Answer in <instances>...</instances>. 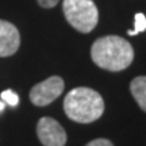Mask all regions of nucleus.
Returning <instances> with one entry per match:
<instances>
[{
  "label": "nucleus",
  "mask_w": 146,
  "mask_h": 146,
  "mask_svg": "<svg viewBox=\"0 0 146 146\" xmlns=\"http://www.w3.org/2000/svg\"><path fill=\"white\" fill-rule=\"evenodd\" d=\"M91 58L99 68L120 72L129 68L134 60V49L127 39L118 35L98 38L91 46Z\"/></svg>",
  "instance_id": "f257e3e1"
},
{
  "label": "nucleus",
  "mask_w": 146,
  "mask_h": 146,
  "mask_svg": "<svg viewBox=\"0 0 146 146\" xmlns=\"http://www.w3.org/2000/svg\"><path fill=\"white\" fill-rule=\"evenodd\" d=\"M64 111L73 122L81 125L92 123L104 112V100L95 89L88 87H77L65 96Z\"/></svg>",
  "instance_id": "f03ea898"
},
{
  "label": "nucleus",
  "mask_w": 146,
  "mask_h": 146,
  "mask_svg": "<svg viewBox=\"0 0 146 146\" xmlns=\"http://www.w3.org/2000/svg\"><path fill=\"white\" fill-rule=\"evenodd\" d=\"M62 11L66 22L83 34L91 33L99 22V10L92 0H64Z\"/></svg>",
  "instance_id": "7ed1b4c3"
},
{
  "label": "nucleus",
  "mask_w": 146,
  "mask_h": 146,
  "mask_svg": "<svg viewBox=\"0 0 146 146\" xmlns=\"http://www.w3.org/2000/svg\"><path fill=\"white\" fill-rule=\"evenodd\" d=\"M65 83L60 76H52V77L43 80L41 83L35 84L30 91V100L36 107H45L53 103L54 100L60 98L64 92Z\"/></svg>",
  "instance_id": "20e7f679"
},
{
  "label": "nucleus",
  "mask_w": 146,
  "mask_h": 146,
  "mask_svg": "<svg viewBox=\"0 0 146 146\" xmlns=\"http://www.w3.org/2000/svg\"><path fill=\"white\" fill-rule=\"evenodd\" d=\"M36 135L43 146H65L68 141L64 127L50 116H43L38 120Z\"/></svg>",
  "instance_id": "39448f33"
},
{
  "label": "nucleus",
  "mask_w": 146,
  "mask_h": 146,
  "mask_svg": "<svg viewBox=\"0 0 146 146\" xmlns=\"http://www.w3.org/2000/svg\"><path fill=\"white\" fill-rule=\"evenodd\" d=\"M21 46V34L12 23L0 19V57L14 56Z\"/></svg>",
  "instance_id": "423d86ee"
},
{
  "label": "nucleus",
  "mask_w": 146,
  "mask_h": 146,
  "mask_svg": "<svg viewBox=\"0 0 146 146\" xmlns=\"http://www.w3.org/2000/svg\"><path fill=\"white\" fill-rule=\"evenodd\" d=\"M130 92L138 106L146 112V76H138L131 81Z\"/></svg>",
  "instance_id": "0eeeda50"
},
{
  "label": "nucleus",
  "mask_w": 146,
  "mask_h": 146,
  "mask_svg": "<svg viewBox=\"0 0 146 146\" xmlns=\"http://www.w3.org/2000/svg\"><path fill=\"white\" fill-rule=\"evenodd\" d=\"M146 31V16L142 12H138L134 16V30H129V35H137L139 33Z\"/></svg>",
  "instance_id": "6e6552de"
},
{
  "label": "nucleus",
  "mask_w": 146,
  "mask_h": 146,
  "mask_svg": "<svg viewBox=\"0 0 146 146\" xmlns=\"http://www.w3.org/2000/svg\"><path fill=\"white\" fill-rule=\"evenodd\" d=\"M1 99H3L4 103L12 106V107L18 106V103H19V96H18L12 89H5V91H3V92H1Z\"/></svg>",
  "instance_id": "1a4fd4ad"
},
{
  "label": "nucleus",
  "mask_w": 146,
  "mask_h": 146,
  "mask_svg": "<svg viewBox=\"0 0 146 146\" xmlns=\"http://www.w3.org/2000/svg\"><path fill=\"white\" fill-rule=\"evenodd\" d=\"M85 146H114V143L107 138H96L94 141L88 142Z\"/></svg>",
  "instance_id": "9d476101"
},
{
  "label": "nucleus",
  "mask_w": 146,
  "mask_h": 146,
  "mask_svg": "<svg viewBox=\"0 0 146 146\" xmlns=\"http://www.w3.org/2000/svg\"><path fill=\"white\" fill-rule=\"evenodd\" d=\"M36 1L42 8H53V7H56L58 4L60 0H36Z\"/></svg>",
  "instance_id": "9b49d317"
},
{
  "label": "nucleus",
  "mask_w": 146,
  "mask_h": 146,
  "mask_svg": "<svg viewBox=\"0 0 146 146\" xmlns=\"http://www.w3.org/2000/svg\"><path fill=\"white\" fill-rule=\"evenodd\" d=\"M5 107V103H3V102H0V111H3Z\"/></svg>",
  "instance_id": "f8f14e48"
}]
</instances>
